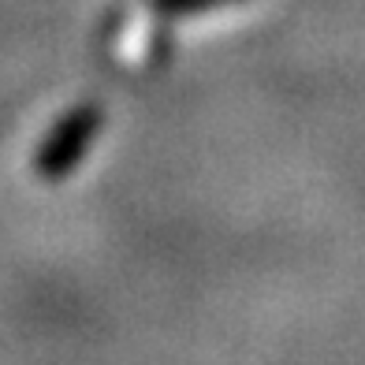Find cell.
<instances>
[{
	"mask_svg": "<svg viewBox=\"0 0 365 365\" xmlns=\"http://www.w3.org/2000/svg\"><path fill=\"white\" fill-rule=\"evenodd\" d=\"M101 120L105 115L97 108V101H86L75 112H68L53 130H48V138L41 142L38 157H34V172L45 182H56L63 175H71L78 168V160L86 157V149L97 142V135H101Z\"/></svg>",
	"mask_w": 365,
	"mask_h": 365,
	"instance_id": "1",
	"label": "cell"
},
{
	"mask_svg": "<svg viewBox=\"0 0 365 365\" xmlns=\"http://www.w3.org/2000/svg\"><path fill=\"white\" fill-rule=\"evenodd\" d=\"M157 4H160V8H168V11H182V8L190 4V0H157ZM212 4H217V0H212Z\"/></svg>",
	"mask_w": 365,
	"mask_h": 365,
	"instance_id": "2",
	"label": "cell"
}]
</instances>
